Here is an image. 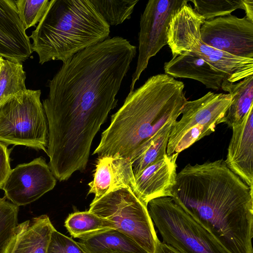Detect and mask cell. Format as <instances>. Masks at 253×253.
I'll use <instances>...</instances> for the list:
<instances>
[{"instance_id":"6da1fadb","label":"cell","mask_w":253,"mask_h":253,"mask_svg":"<svg viewBox=\"0 0 253 253\" xmlns=\"http://www.w3.org/2000/svg\"><path fill=\"white\" fill-rule=\"evenodd\" d=\"M136 47L115 36L88 47L63 62L51 80L42 106L48 145L56 153L83 159L110 112Z\"/></svg>"},{"instance_id":"7a4b0ae2","label":"cell","mask_w":253,"mask_h":253,"mask_svg":"<svg viewBox=\"0 0 253 253\" xmlns=\"http://www.w3.org/2000/svg\"><path fill=\"white\" fill-rule=\"evenodd\" d=\"M253 192L220 159L187 165L170 197L229 253H253Z\"/></svg>"},{"instance_id":"3957f363","label":"cell","mask_w":253,"mask_h":253,"mask_svg":"<svg viewBox=\"0 0 253 253\" xmlns=\"http://www.w3.org/2000/svg\"><path fill=\"white\" fill-rule=\"evenodd\" d=\"M184 88L183 82L166 74L149 78L112 115L93 154L132 162L166 125L177 121L187 101Z\"/></svg>"},{"instance_id":"277c9868","label":"cell","mask_w":253,"mask_h":253,"mask_svg":"<svg viewBox=\"0 0 253 253\" xmlns=\"http://www.w3.org/2000/svg\"><path fill=\"white\" fill-rule=\"evenodd\" d=\"M110 26L91 0H51L32 32L33 51L43 64L64 62L78 52L109 37Z\"/></svg>"},{"instance_id":"5b68a950","label":"cell","mask_w":253,"mask_h":253,"mask_svg":"<svg viewBox=\"0 0 253 253\" xmlns=\"http://www.w3.org/2000/svg\"><path fill=\"white\" fill-rule=\"evenodd\" d=\"M204 21V18L188 3L173 14L167 31L168 44L172 55L188 53L201 58L226 74L230 83L253 75V58L231 55L202 41L200 28Z\"/></svg>"},{"instance_id":"8992f818","label":"cell","mask_w":253,"mask_h":253,"mask_svg":"<svg viewBox=\"0 0 253 253\" xmlns=\"http://www.w3.org/2000/svg\"><path fill=\"white\" fill-rule=\"evenodd\" d=\"M41 91L26 89L0 105V142L47 152L48 128Z\"/></svg>"},{"instance_id":"52a82bcc","label":"cell","mask_w":253,"mask_h":253,"mask_svg":"<svg viewBox=\"0 0 253 253\" xmlns=\"http://www.w3.org/2000/svg\"><path fill=\"white\" fill-rule=\"evenodd\" d=\"M148 206L163 243L180 253H229L170 197L153 199Z\"/></svg>"},{"instance_id":"ba28073f","label":"cell","mask_w":253,"mask_h":253,"mask_svg":"<svg viewBox=\"0 0 253 253\" xmlns=\"http://www.w3.org/2000/svg\"><path fill=\"white\" fill-rule=\"evenodd\" d=\"M88 211L112 222L116 230L128 236L148 253H155L158 238L147 207L130 189H118L92 201Z\"/></svg>"},{"instance_id":"9c48e42d","label":"cell","mask_w":253,"mask_h":253,"mask_svg":"<svg viewBox=\"0 0 253 253\" xmlns=\"http://www.w3.org/2000/svg\"><path fill=\"white\" fill-rule=\"evenodd\" d=\"M231 100L229 93L209 91L200 98L187 101L181 118L172 126L167 156L178 157L182 151L214 132L216 125L222 123Z\"/></svg>"},{"instance_id":"30bf717a","label":"cell","mask_w":253,"mask_h":253,"mask_svg":"<svg viewBox=\"0 0 253 253\" xmlns=\"http://www.w3.org/2000/svg\"><path fill=\"white\" fill-rule=\"evenodd\" d=\"M188 0H148L140 19L138 55L135 70L132 75L128 93L142 73L147 68L150 58L168 44L167 31L173 14Z\"/></svg>"},{"instance_id":"8fae6325","label":"cell","mask_w":253,"mask_h":253,"mask_svg":"<svg viewBox=\"0 0 253 253\" xmlns=\"http://www.w3.org/2000/svg\"><path fill=\"white\" fill-rule=\"evenodd\" d=\"M202 41L231 55L253 59V22L231 14L204 22Z\"/></svg>"},{"instance_id":"7c38bea8","label":"cell","mask_w":253,"mask_h":253,"mask_svg":"<svg viewBox=\"0 0 253 253\" xmlns=\"http://www.w3.org/2000/svg\"><path fill=\"white\" fill-rule=\"evenodd\" d=\"M56 183L49 165L39 157L11 169L1 189L12 203L25 206L53 189Z\"/></svg>"},{"instance_id":"4fadbf2b","label":"cell","mask_w":253,"mask_h":253,"mask_svg":"<svg viewBox=\"0 0 253 253\" xmlns=\"http://www.w3.org/2000/svg\"><path fill=\"white\" fill-rule=\"evenodd\" d=\"M32 53L31 42L19 18L15 0H0V56L22 63Z\"/></svg>"},{"instance_id":"5bb4252c","label":"cell","mask_w":253,"mask_h":253,"mask_svg":"<svg viewBox=\"0 0 253 253\" xmlns=\"http://www.w3.org/2000/svg\"><path fill=\"white\" fill-rule=\"evenodd\" d=\"M89 194H93L96 201L106 194L121 188L130 189L135 195L136 189L132 162L119 156L99 157L94 178L88 183Z\"/></svg>"},{"instance_id":"9a60e30c","label":"cell","mask_w":253,"mask_h":253,"mask_svg":"<svg viewBox=\"0 0 253 253\" xmlns=\"http://www.w3.org/2000/svg\"><path fill=\"white\" fill-rule=\"evenodd\" d=\"M232 129L224 161L231 171L253 188V107L243 121Z\"/></svg>"},{"instance_id":"2e32d148","label":"cell","mask_w":253,"mask_h":253,"mask_svg":"<svg viewBox=\"0 0 253 253\" xmlns=\"http://www.w3.org/2000/svg\"><path fill=\"white\" fill-rule=\"evenodd\" d=\"M177 158L167 155L134 177L136 196L146 207L153 199L171 197L176 182Z\"/></svg>"},{"instance_id":"e0dca14e","label":"cell","mask_w":253,"mask_h":253,"mask_svg":"<svg viewBox=\"0 0 253 253\" xmlns=\"http://www.w3.org/2000/svg\"><path fill=\"white\" fill-rule=\"evenodd\" d=\"M170 60L164 64L165 74L173 78H188L198 81L207 88L221 89L227 75L211 66L203 59L188 53L172 55Z\"/></svg>"},{"instance_id":"ac0fdd59","label":"cell","mask_w":253,"mask_h":253,"mask_svg":"<svg viewBox=\"0 0 253 253\" xmlns=\"http://www.w3.org/2000/svg\"><path fill=\"white\" fill-rule=\"evenodd\" d=\"M54 229L47 215L18 224L5 253H47Z\"/></svg>"},{"instance_id":"d6986e66","label":"cell","mask_w":253,"mask_h":253,"mask_svg":"<svg viewBox=\"0 0 253 253\" xmlns=\"http://www.w3.org/2000/svg\"><path fill=\"white\" fill-rule=\"evenodd\" d=\"M87 253H148L134 241L114 229L79 239Z\"/></svg>"},{"instance_id":"ffe728a7","label":"cell","mask_w":253,"mask_h":253,"mask_svg":"<svg viewBox=\"0 0 253 253\" xmlns=\"http://www.w3.org/2000/svg\"><path fill=\"white\" fill-rule=\"evenodd\" d=\"M221 89L231 96V102L222 123L232 128L243 121L253 107V75L237 83L225 80L222 83Z\"/></svg>"},{"instance_id":"44dd1931","label":"cell","mask_w":253,"mask_h":253,"mask_svg":"<svg viewBox=\"0 0 253 253\" xmlns=\"http://www.w3.org/2000/svg\"><path fill=\"white\" fill-rule=\"evenodd\" d=\"M65 226L72 237L79 239L106 230L116 229L112 222L88 211L70 214L65 221Z\"/></svg>"},{"instance_id":"7402d4cb","label":"cell","mask_w":253,"mask_h":253,"mask_svg":"<svg viewBox=\"0 0 253 253\" xmlns=\"http://www.w3.org/2000/svg\"><path fill=\"white\" fill-rule=\"evenodd\" d=\"M174 123L171 122L166 125L155 135L142 152L131 162L134 177L147 167L161 160L167 155V147Z\"/></svg>"},{"instance_id":"603a6c76","label":"cell","mask_w":253,"mask_h":253,"mask_svg":"<svg viewBox=\"0 0 253 253\" xmlns=\"http://www.w3.org/2000/svg\"><path fill=\"white\" fill-rule=\"evenodd\" d=\"M25 80L22 63L0 56V105L9 96L27 89Z\"/></svg>"},{"instance_id":"cb8c5ba5","label":"cell","mask_w":253,"mask_h":253,"mask_svg":"<svg viewBox=\"0 0 253 253\" xmlns=\"http://www.w3.org/2000/svg\"><path fill=\"white\" fill-rule=\"evenodd\" d=\"M105 22L110 26L122 24L131 18L138 0H91Z\"/></svg>"},{"instance_id":"d4e9b609","label":"cell","mask_w":253,"mask_h":253,"mask_svg":"<svg viewBox=\"0 0 253 253\" xmlns=\"http://www.w3.org/2000/svg\"><path fill=\"white\" fill-rule=\"evenodd\" d=\"M6 198H0V253H5L18 224L19 206Z\"/></svg>"},{"instance_id":"484cf974","label":"cell","mask_w":253,"mask_h":253,"mask_svg":"<svg viewBox=\"0 0 253 253\" xmlns=\"http://www.w3.org/2000/svg\"><path fill=\"white\" fill-rule=\"evenodd\" d=\"M194 9L205 21L229 15L238 9H243L242 0H191Z\"/></svg>"},{"instance_id":"4316f807","label":"cell","mask_w":253,"mask_h":253,"mask_svg":"<svg viewBox=\"0 0 253 253\" xmlns=\"http://www.w3.org/2000/svg\"><path fill=\"white\" fill-rule=\"evenodd\" d=\"M19 18L25 30L38 24L51 0H15Z\"/></svg>"},{"instance_id":"83f0119b","label":"cell","mask_w":253,"mask_h":253,"mask_svg":"<svg viewBox=\"0 0 253 253\" xmlns=\"http://www.w3.org/2000/svg\"><path fill=\"white\" fill-rule=\"evenodd\" d=\"M47 253H87L79 242L57 231H52Z\"/></svg>"},{"instance_id":"f1b7e54d","label":"cell","mask_w":253,"mask_h":253,"mask_svg":"<svg viewBox=\"0 0 253 253\" xmlns=\"http://www.w3.org/2000/svg\"><path fill=\"white\" fill-rule=\"evenodd\" d=\"M9 153L7 146L0 142V189L6 179L11 168L9 163Z\"/></svg>"},{"instance_id":"f546056e","label":"cell","mask_w":253,"mask_h":253,"mask_svg":"<svg viewBox=\"0 0 253 253\" xmlns=\"http://www.w3.org/2000/svg\"><path fill=\"white\" fill-rule=\"evenodd\" d=\"M155 253H180L174 249L161 242L158 239L157 241Z\"/></svg>"},{"instance_id":"4dcf8cb0","label":"cell","mask_w":253,"mask_h":253,"mask_svg":"<svg viewBox=\"0 0 253 253\" xmlns=\"http://www.w3.org/2000/svg\"><path fill=\"white\" fill-rule=\"evenodd\" d=\"M243 7L246 12V17L253 22V0H242Z\"/></svg>"}]
</instances>
